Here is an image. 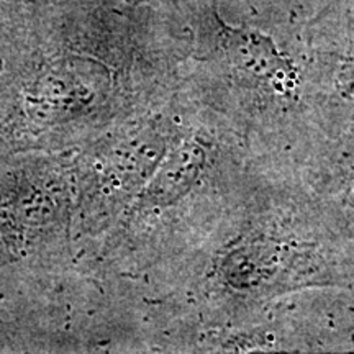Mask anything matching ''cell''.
<instances>
[{
	"mask_svg": "<svg viewBox=\"0 0 354 354\" xmlns=\"http://www.w3.org/2000/svg\"><path fill=\"white\" fill-rule=\"evenodd\" d=\"M210 19L218 51L234 73L277 94H287L297 87L295 61L271 33L251 25L228 24L215 7Z\"/></svg>",
	"mask_w": 354,
	"mask_h": 354,
	"instance_id": "cell-1",
	"label": "cell"
},
{
	"mask_svg": "<svg viewBox=\"0 0 354 354\" xmlns=\"http://www.w3.org/2000/svg\"><path fill=\"white\" fill-rule=\"evenodd\" d=\"M207 151L196 140L177 145L161 165L136 202L140 212L161 210L174 205L197 184L205 165Z\"/></svg>",
	"mask_w": 354,
	"mask_h": 354,
	"instance_id": "cell-2",
	"label": "cell"
}]
</instances>
